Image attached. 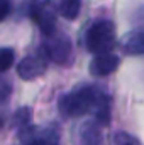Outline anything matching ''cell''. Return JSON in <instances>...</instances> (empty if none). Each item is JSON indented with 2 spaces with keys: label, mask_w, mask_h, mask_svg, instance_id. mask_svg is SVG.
Masks as SVG:
<instances>
[{
  "label": "cell",
  "mask_w": 144,
  "mask_h": 145,
  "mask_svg": "<svg viewBox=\"0 0 144 145\" xmlns=\"http://www.w3.org/2000/svg\"><path fill=\"white\" fill-rule=\"evenodd\" d=\"M95 111L97 121L108 123L110 120V108H108V98L98 89H93L90 86L80 88L70 95H65L59 101V111L65 116H81L88 111Z\"/></svg>",
  "instance_id": "obj_1"
},
{
  "label": "cell",
  "mask_w": 144,
  "mask_h": 145,
  "mask_svg": "<svg viewBox=\"0 0 144 145\" xmlns=\"http://www.w3.org/2000/svg\"><path fill=\"white\" fill-rule=\"evenodd\" d=\"M115 44V27L110 20L95 22L87 32V47L93 54L110 52Z\"/></svg>",
  "instance_id": "obj_2"
},
{
  "label": "cell",
  "mask_w": 144,
  "mask_h": 145,
  "mask_svg": "<svg viewBox=\"0 0 144 145\" xmlns=\"http://www.w3.org/2000/svg\"><path fill=\"white\" fill-rule=\"evenodd\" d=\"M44 52L49 59L56 61V63H65L70 57L71 52V42L68 40V37L58 32H51L46 34V40H44Z\"/></svg>",
  "instance_id": "obj_3"
},
{
  "label": "cell",
  "mask_w": 144,
  "mask_h": 145,
  "mask_svg": "<svg viewBox=\"0 0 144 145\" xmlns=\"http://www.w3.org/2000/svg\"><path fill=\"white\" fill-rule=\"evenodd\" d=\"M44 71H46V59L42 56H27L17 66L19 76L26 81L36 79L37 76H41Z\"/></svg>",
  "instance_id": "obj_4"
},
{
  "label": "cell",
  "mask_w": 144,
  "mask_h": 145,
  "mask_svg": "<svg viewBox=\"0 0 144 145\" xmlns=\"http://www.w3.org/2000/svg\"><path fill=\"white\" fill-rule=\"evenodd\" d=\"M119 64H120V59L115 54H110V52L95 54V57L90 63V72L93 76H107L115 71Z\"/></svg>",
  "instance_id": "obj_5"
},
{
  "label": "cell",
  "mask_w": 144,
  "mask_h": 145,
  "mask_svg": "<svg viewBox=\"0 0 144 145\" xmlns=\"http://www.w3.org/2000/svg\"><path fill=\"white\" fill-rule=\"evenodd\" d=\"M31 17L34 19V22L41 27V31L44 34H51L54 31V17L56 15H54V10L48 3L36 5L31 10Z\"/></svg>",
  "instance_id": "obj_6"
},
{
  "label": "cell",
  "mask_w": 144,
  "mask_h": 145,
  "mask_svg": "<svg viewBox=\"0 0 144 145\" xmlns=\"http://www.w3.org/2000/svg\"><path fill=\"white\" fill-rule=\"evenodd\" d=\"M80 144L81 145H104V138L97 121H87L80 132Z\"/></svg>",
  "instance_id": "obj_7"
},
{
  "label": "cell",
  "mask_w": 144,
  "mask_h": 145,
  "mask_svg": "<svg viewBox=\"0 0 144 145\" xmlns=\"http://www.w3.org/2000/svg\"><path fill=\"white\" fill-rule=\"evenodd\" d=\"M122 51L131 56L144 54V32H131L122 39Z\"/></svg>",
  "instance_id": "obj_8"
},
{
  "label": "cell",
  "mask_w": 144,
  "mask_h": 145,
  "mask_svg": "<svg viewBox=\"0 0 144 145\" xmlns=\"http://www.w3.org/2000/svg\"><path fill=\"white\" fill-rule=\"evenodd\" d=\"M80 5L81 2L80 0H61L59 2V14L68 19V20H73L78 17L80 14Z\"/></svg>",
  "instance_id": "obj_9"
},
{
  "label": "cell",
  "mask_w": 144,
  "mask_h": 145,
  "mask_svg": "<svg viewBox=\"0 0 144 145\" xmlns=\"http://www.w3.org/2000/svg\"><path fill=\"white\" fill-rule=\"evenodd\" d=\"M14 64V51L9 47L0 49V72L7 71Z\"/></svg>",
  "instance_id": "obj_10"
},
{
  "label": "cell",
  "mask_w": 144,
  "mask_h": 145,
  "mask_svg": "<svg viewBox=\"0 0 144 145\" xmlns=\"http://www.w3.org/2000/svg\"><path fill=\"white\" fill-rule=\"evenodd\" d=\"M114 145H141V144L132 135H129L126 132H117L114 135Z\"/></svg>",
  "instance_id": "obj_11"
},
{
  "label": "cell",
  "mask_w": 144,
  "mask_h": 145,
  "mask_svg": "<svg viewBox=\"0 0 144 145\" xmlns=\"http://www.w3.org/2000/svg\"><path fill=\"white\" fill-rule=\"evenodd\" d=\"M15 116H17V123H19V125H26V123L29 121V118H31V110H27V108L19 110Z\"/></svg>",
  "instance_id": "obj_12"
},
{
  "label": "cell",
  "mask_w": 144,
  "mask_h": 145,
  "mask_svg": "<svg viewBox=\"0 0 144 145\" xmlns=\"http://www.w3.org/2000/svg\"><path fill=\"white\" fill-rule=\"evenodd\" d=\"M10 12V2L9 0H0V22L9 15Z\"/></svg>",
  "instance_id": "obj_13"
},
{
  "label": "cell",
  "mask_w": 144,
  "mask_h": 145,
  "mask_svg": "<svg viewBox=\"0 0 144 145\" xmlns=\"http://www.w3.org/2000/svg\"><path fill=\"white\" fill-rule=\"evenodd\" d=\"M26 145H44V142H42L41 138H36V140H31V142H27Z\"/></svg>",
  "instance_id": "obj_14"
},
{
  "label": "cell",
  "mask_w": 144,
  "mask_h": 145,
  "mask_svg": "<svg viewBox=\"0 0 144 145\" xmlns=\"http://www.w3.org/2000/svg\"><path fill=\"white\" fill-rule=\"evenodd\" d=\"M2 125H3V120H2V116H0V128H2Z\"/></svg>",
  "instance_id": "obj_15"
}]
</instances>
